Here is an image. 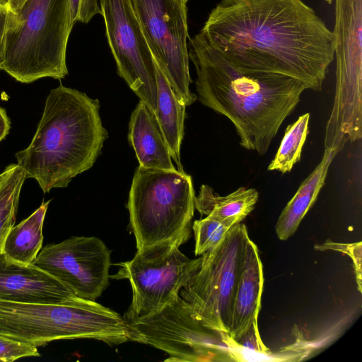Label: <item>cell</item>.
<instances>
[{
    "label": "cell",
    "mask_w": 362,
    "mask_h": 362,
    "mask_svg": "<svg viewBox=\"0 0 362 362\" xmlns=\"http://www.w3.org/2000/svg\"><path fill=\"white\" fill-rule=\"evenodd\" d=\"M70 25L76 22L88 23L96 14H101L98 0H69Z\"/></svg>",
    "instance_id": "obj_26"
},
{
    "label": "cell",
    "mask_w": 362,
    "mask_h": 362,
    "mask_svg": "<svg viewBox=\"0 0 362 362\" xmlns=\"http://www.w3.org/2000/svg\"><path fill=\"white\" fill-rule=\"evenodd\" d=\"M155 62L176 98L191 105L197 99L189 89L186 4L182 0H131Z\"/></svg>",
    "instance_id": "obj_10"
},
{
    "label": "cell",
    "mask_w": 362,
    "mask_h": 362,
    "mask_svg": "<svg viewBox=\"0 0 362 362\" xmlns=\"http://www.w3.org/2000/svg\"><path fill=\"white\" fill-rule=\"evenodd\" d=\"M107 136L98 100L60 84L47 98L31 143L16 153L17 164L45 193L65 187L93 165Z\"/></svg>",
    "instance_id": "obj_3"
},
{
    "label": "cell",
    "mask_w": 362,
    "mask_h": 362,
    "mask_svg": "<svg viewBox=\"0 0 362 362\" xmlns=\"http://www.w3.org/2000/svg\"><path fill=\"white\" fill-rule=\"evenodd\" d=\"M128 139L139 165L147 168L176 170L154 112L140 100L129 124Z\"/></svg>",
    "instance_id": "obj_16"
},
{
    "label": "cell",
    "mask_w": 362,
    "mask_h": 362,
    "mask_svg": "<svg viewBox=\"0 0 362 362\" xmlns=\"http://www.w3.org/2000/svg\"><path fill=\"white\" fill-rule=\"evenodd\" d=\"M188 54L197 99L233 124L242 147L264 155L308 86L291 76L237 68L201 31L189 39Z\"/></svg>",
    "instance_id": "obj_2"
},
{
    "label": "cell",
    "mask_w": 362,
    "mask_h": 362,
    "mask_svg": "<svg viewBox=\"0 0 362 362\" xmlns=\"http://www.w3.org/2000/svg\"><path fill=\"white\" fill-rule=\"evenodd\" d=\"M336 88L330 117L341 123L362 117V0H335Z\"/></svg>",
    "instance_id": "obj_13"
},
{
    "label": "cell",
    "mask_w": 362,
    "mask_h": 362,
    "mask_svg": "<svg viewBox=\"0 0 362 362\" xmlns=\"http://www.w3.org/2000/svg\"><path fill=\"white\" fill-rule=\"evenodd\" d=\"M249 238L247 227L233 226L223 240L201 255L200 264L180 296L209 328L229 334L233 298Z\"/></svg>",
    "instance_id": "obj_7"
},
{
    "label": "cell",
    "mask_w": 362,
    "mask_h": 362,
    "mask_svg": "<svg viewBox=\"0 0 362 362\" xmlns=\"http://www.w3.org/2000/svg\"><path fill=\"white\" fill-rule=\"evenodd\" d=\"M117 73L153 112L156 108L155 61L131 0H100Z\"/></svg>",
    "instance_id": "obj_11"
},
{
    "label": "cell",
    "mask_w": 362,
    "mask_h": 362,
    "mask_svg": "<svg viewBox=\"0 0 362 362\" xmlns=\"http://www.w3.org/2000/svg\"><path fill=\"white\" fill-rule=\"evenodd\" d=\"M8 0H0V5L6 6Z\"/></svg>",
    "instance_id": "obj_30"
},
{
    "label": "cell",
    "mask_w": 362,
    "mask_h": 362,
    "mask_svg": "<svg viewBox=\"0 0 362 362\" xmlns=\"http://www.w3.org/2000/svg\"><path fill=\"white\" fill-rule=\"evenodd\" d=\"M200 262L201 255L189 259L179 247L160 243L138 250L131 260L118 263L119 269L112 278L127 279L132 291L124 320L151 315L175 300Z\"/></svg>",
    "instance_id": "obj_9"
},
{
    "label": "cell",
    "mask_w": 362,
    "mask_h": 362,
    "mask_svg": "<svg viewBox=\"0 0 362 362\" xmlns=\"http://www.w3.org/2000/svg\"><path fill=\"white\" fill-rule=\"evenodd\" d=\"M76 296L63 283L33 264L0 253V300L23 303H59Z\"/></svg>",
    "instance_id": "obj_14"
},
{
    "label": "cell",
    "mask_w": 362,
    "mask_h": 362,
    "mask_svg": "<svg viewBox=\"0 0 362 362\" xmlns=\"http://www.w3.org/2000/svg\"><path fill=\"white\" fill-rule=\"evenodd\" d=\"M337 153L333 149L325 148L320 163L302 182L294 196L281 211L275 226L279 240H286L296 231L324 186L329 167Z\"/></svg>",
    "instance_id": "obj_17"
},
{
    "label": "cell",
    "mask_w": 362,
    "mask_h": 362,
    "mask_svg": "<svg viewBox=\"0 0 362 362\" xmlns=\"http://www.w3.org/2000/svg\"><path fill=\"white\" fill-rule=\"evenodd\" d=\"M259 199L255 188L239 187L226 196H220L211 187L202 185L195 197V208L202 215L216 218L233 226L241 223L254 209Z\"/></svg>",
    "instance_id": "obj_19"
},
{
    "label": "cell",
    "mask_w": 362,
    "mask_h": 362,
    "mask_svg": "<svg viewBox=\"0 0 362 362\" xmlns=\"http://www.w3.org/2000/svg\"><path fill=\"white\" fill-rule=\"evenodd\" d=\"M25 179V173L18 164L8 165L0 174V253L14 226L20 192Z\"/></svg>",
    "instance_id": "obj_21"
},
{
    "label": "cell",
    "mask_w": 362,
    "mask_h": 362,
    "mask_svg": "<svg viewBox=\"0 0 362 362\" xmlns=\"http://www.w3.org/2000/svg\"><path fill=\"white\" fill-rule=\"evenodd\" d=\"M184 3H187L188 0H182Z\"/></svg>",
    "instance_id": "obj_32"
},
{
    "label": "cell",
    "mask_w": 362,
    "mask_h": 362,
    "mask_svg": "<svg viewBox=\"0 0 362 362\" xmlns=\"http://www.w3.org/2000/svg\"><path fill=\"white\" fill-rule=\"evenodd\" d=\"M315 250L320 251L333 250L346 254L353 261L358 290L362 292V243H338L328 239L322 244H316Z\"/></svg>",
    "instance_id": "obj_24"
},
{
    "label": "cell",
    "mask_w": 362,
    "mask_h": 362,
    "mask_svg": "<svg viewBox=\"0 0 362 362\" xmlns=\"http://www.w3.org/2000/svg\"><path fill=\"white\" fill-rule=\"evenodd\" d=\"M0 334L35 346L61 339H92L109 346L129 341L123 317L77 296L59 303L0 300Z\"/></svg>",
    "instance_id": "obj_5"
},
{
    "label": "cell",
    "mask_w": 362,
    "mask_h": 362,
    "mask_svg": "<svg viewBox=\"0 0 362 362\" xmlns=\"http://www.w3.org/2000/svg\"><path fill=\"white\" fill-rule=\"evenodd\" d=\"M231 227L226 222L209 216L194 221L192 228L195 239V255L200 256L216 247Z\"/></svg>",
    "instance_id": "obj_23"
},
{
    "label": "cell",
    "mask_w": 362,
    "mask_h": 362,
    "mask_svg": "<svg viewBox=\"0 0 362 362\" xmlns=\"http://www.w3.org/2000/svg\"><path fill=\"white\" fill-rule=\"evenodd\" d=\"M263 284V268L259 250L249 238L245 246L242 269L233 298L228 334L235 341L240 340L253 322L257 321Z\"/></svg>",
    "instance_id": "obj_15"
},
{
    "label": "cell",
    "mask_w": 362,
    "mask_h": 362,
    "mask_svg": "<svg viewBox=\"0 0 362 362\" xmlns=\"http://www.w3.org/2000/svg\"><path fill=\"white\" fill-rule=\"evenodd\" d=\"M201 32L237 68L277 74L320 90L335 35L302 0H221Z\"/></svg>",
    "instance_id": "obj_1"
},
{
    "label": "cell",
    "mask_w": 362,
    "mask_h": 362,
    "mask_svg": "<svg viewBox=\"0 0 362 362\" xmlns=\"http://www.w3.org/2000/svg\"><path fill=\"white\" fill-rule=\"evenodd\" d=\"M39 356L37 346L0 334V361L11 362L21 358Z\"/></svg>",
    "instance_id": "obj_25"
},
{
    "label": "cell",
    "mask_w": 362,
    "mask_h": 362,
    "mask_svg": "<svg viewBox=\"0 0 362 362\" xmlns=\"http://www.w3.org/2000/svg\"><path fill=\"white\" fill-rule=\"evenodd\" d=\"M1 69L21 83L68 74L69 0H8Z\"/></svg>",
    "instance_id": "obj_4"
},
{
    "label": "cell",
    "mask_w": 362,
    "mask_h": 362,
    "mask_svg": "<svg viewBox=\"0 0 362 362\" xmlns=\"http://www.w3.org/2000/svg\"><path fill=\"white\" fill-rule=\"evenodd\" d=\"M157 81V101L154 112L160 128L167 142L172 160L184 172L180 160V146L184 136L186 105L176 98L171 86L155 62Z\"/></svg>",
    "instance_id": "obj_18"
},
{
    "label": "cell",
    "mask_w": 362,
    "mask_h": 362,
    "mask_svg": "<svg viewBox=\"0 0 362 362\" xmlns=\"http://www.w3.org/2000/svg\"><path fill=\"white\" fill-rule=\"evenodd\" d=\"M310 114L300 116L288 125L277 152L268 166V170H277L281 173L290 172L300 160L303 146L308 132Z\"/></svg>",
    "instance_id": "obj_22"
},
{
    "label": "cell",
    "mask_w": 362,
    "mask_h": 362,
    "mask_svg": "<svg viewBox=\"0 0 362 362\" xmlns=\"http://www.w3.org/2000/svg\"><path fill=\"white\" fill-rule=\"evenodd\" d=\"M10 129V120L6 110L0 106V141L8 134Z\"/></svg>",
    "instance_id": "obj_29"
},
{
    "label": "cell",
    "mask_w": 362,
    "mask_h": 362,
    "mask_svg": "<svg viewBox=\"0 0 362 362\" xmlns=\"http://www.w3.org/2000/svg\"><path fill=\"white\" fill-rule=\"evenodd\" d=\"M110 254L96 237L74 236L46 245L32 264L63 283L77 297L95 300L109 284Z\"/></svg>",
    "instance_id": "obj_12"
},
{
    "label": "cell",
    "mask_w": 362,
    "mask_h": 362,
    "mask_svg": "<svg viewBox=\"0 0 362 362\" xmlns=\"http://www.w3.org/2000/svg\"><path fill=\"white\" fill-rule=\"evenodd\" d=\"M195 197L192 177L185 172L139 165L127 202L137 250L185 243L191 235Z\"/></svg>",
    "instance_id": "obj_6"
},
{
    "label": "cell",
    "mask_w": 362,
    "mask_h": 362,
    "mask_svg": "<svg viewBox=\"0 0 362 362\" xmlns=\"http://www.w3.org/2000/svg\"><path fill=\"white\" fill-rule=\"evenodd\" d=\"M125 322L129 341L164 351L165 362L231 361L221 332L207 327L180 296L156 313Z\"/></svg>",
    "instance_id": "obj_8"
},
{
    "label": "cell",
    "mask_w": 362,
    "mask_h": 362,
    "mask_svg": "<svg viewBox=\"0 0 362 362\" xmlns=\"http://www.w3.org/2000/svg\"><path fill=\"white\" fill-rule=\"evenodd\" d=\"M236 342L241 347L255 353L269 356H273L270 349L264 345L261 339L257 321L253 322L240 340Z\"/></svg>",
    "instance_id": "obj_27"
},
{
    "label": "cell",
    "mask_w": 362,
    "mask_h": 362,
    "mask_svg": "<svg viewBox=\"0 0 362 362\" xmlns=\"http://www.w3.org/2000/svg\"><path fill=\"white\" fill-rule=\"evenodd\" d=\"M327 4H331L333 0H325Z\"/></svg>",
    "instance_id": "obj_31"
},
{
    "label": "cell",
    "mask_w": 362,
    "mask_h": 362,
    "mask_svg": "<svg viewBox=\"0 0 362 362\" xmlns=\"http://www.w3.org/2000/svg\"><path fill=\"white\" fill-rule=\"evenodd\" d=\"M7 7L0 5V70H1V63L4 49V40L7 21Z\"/></svg>",
    "instance_id": "obj_28"
},
{
    "label": "cell",
    "mask_w": 362,
    "mask_h": 362,
    "mask_svg": "<svg viewBox=\"0 0 362 362\" xmlns=\"http://www.w3.org/2000/svg\"><path fill=\"white\" fill-rule=\"evenodd\" d=\"M50 201L43 202L29 217L9 230L2 253L23 264H32L42 249V226Z\"/></svg>",
    "instance_id": "obj_20"
}]
</instances>
